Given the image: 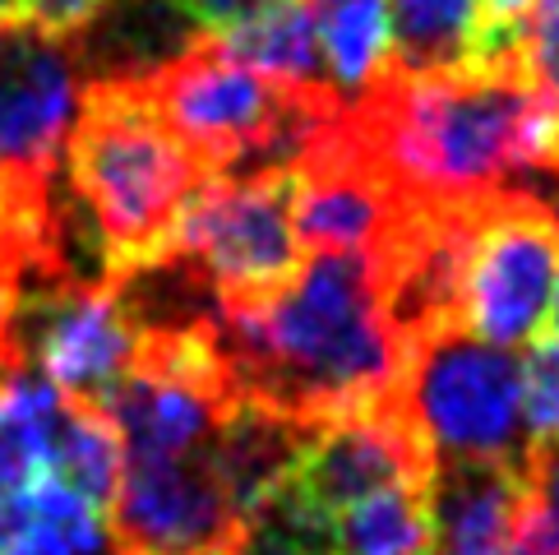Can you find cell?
<instances>
[{
    "label": "cell",
    "instance_id": "9c48e42d",
    "mask_svg": "<svg viewBox=\"0 0 559 555\" xmlns=\"http://www.w3.org/2000/svg\"><path fill=\"white\" fill-rule=\"evenodd\" d=\"M14 333L24 362L56 389V399L74 408L107 412L134 366V329L111 278L28 283L19 292Z\"/></svg>",
    "mask_w": 559,
    "mask_h": 555
},
{
    "label": "cell",
    "instance_id": "ffe728a7",
    "mask_svg": "<svg viewBox=\"0 0 559 555\" xmlns=\"http://www.w3.org/2000/svg\"><path fill=\"white\" fill-rule=\"evenodd\" d=\"M523 370V435L527 449H546L559 440V352L532 343Z\"/></svg>",
    "mask_w": 559,
    "mask_h": 555
},
{
    "label": "cell",
    "instance_id": "52a82bcc",
    "mask_svg": "<svg viewBox=\"0 0 559 555\" xmlns=\"http://www.w3.org/2000/svg\"><path fill=\"white\" fill-rule=\"evenodd\" d=\"M430 482H435V459L426 440L416 435L403 399L393 393L384 403H370L361 412L314 426L301 453H296V468L283 495L264 513H277V519L324 538L343 509L370 500V495L412 491Z\"/></svg>",
    "mask_w": 559,
    "mask_h": 555
},
{
    "label": "cell",
    "instance_id": "7c38bea8",
    "mask_svg": "<svg viewBox=\"0 0 559 555\" xmlns=\"http://www.w3.org/2000/svg\"><path fill=\"white\" fill-rule=\"evenodd\" d=\"M523 500H527L523 463L435 468V486H430L435 555H513Z\"/></svg>",
    "mask_w": 559,
    "mask_h": 555
},
{
    "label": "cell",
    "instance_id": "e0dca14e",
    "mask_svg": "<svg viewBox=\"0 0 559 555\" xmlns=\"http://www.w3.org/2000/svg\"><path fill=\"white\" fill-rule=\"evenodd\" d=\"M56 389L33 366L0 375V495H24L47 477Z\"/></svg>",
    "mask_w": 559,
    "mask_h": 555
},
{
    "label": "cell",
    "instance_id": "5b68a950",
    "mask_svg": "<svg viewBox=\"0 0 559 555\" xmlns=\"http://www.w3.org/2000/svg\"><path fill=\"white\" fill-rule=\"evenodd\" d=\"M397 399L435 468L527 459L523 370L504 347L481 343L463 324L407 343Z\"/></svg>",
    "mask_w": 559,
    "mask_h": 555
},
{
    "label": "cell",
    "instance_id": "2e32d148",
    "mask_svg": "<svg viewBox=\"0 0 559 555\" xmlns=\"http://www.w3.org/2000/svg\"><path fill=\"white\" fill-rule=\"evenodd\" d=\"M227 61L246 66L254 74L273 79L287 88H329L324 66H319V43H314V14L310 0H277L269 14H259L241 33L213 43Z\"/></svg>",
    "mask_w": 559,
    "mask_h": 555
},
{
    "label": "cell",
    "instance_id": "7a4b0ae2",
    "mask_svg": "<svg viewBox=\"0 0 559 555\" xmlns=\"http://www.w3.org/2000/svg\"><path fill=\"white\" fill-rule=\"evenodd\" d=\"M347 107L370 163L407 200L481 204L532 176L542 97L518 66H481L453 79L389 74Z\"/></svg>",
    "mask_w": 559,
    "mask_h": 555
},
{
    "label": "cell",
    "instance_id": "7402d4cb",
    "mask_svg": "<svg viewBox=\"0 0 559 555\" xmlns=\"http://www.w3.org/2000/svg\"><path fill=\"white\" fill-rule=\"evenodd\" d=\"M223 555H329V542L287 519H277V513H264Z\"/></svg>",
    "mask_w": 559,
    "mask_h": 555
},
{
    "label": "cell",
    "instance_id": "277c9868",
    "mask_svg": "<svg viewBox=\"0 0 559 555\" xmlns=\"http://www.w3.org/2000/svg\"><path fill=\"white\" fill-rule=\"evenodd\" d=\"M167 130L213 176L287 172L310 134L343 107L333 88H287L227 61L204 37L139 79Z\"/></svg>",
    "mask_w": 559,
    "mask_h": 555
},
{
    "label": "cell",
    "instance_id": "9a60e30c",
    "mask_svg": "<svg viewBox=\"0 0 559 555\" xmlns=\"http://www.w3.org/2000/svg\"><path fill=\"white\" fill-rule=\"evenodd\" d=\"M47 477L61 482L70 495H79L88 509L107 519L126 477V445L107 422V412L74 408V403L56 408L51 440H47Z\"/></svg>",
    "mask_w": 559,
    "mask_h": 555
},
{
    "label": "cell",
    "instance_id": "3957f363",
    "mask_svg": "<svg viewBox=\"0 0 559 555\" xmlns=\"http://www.w3.org/2000/svg\"><path fill=\"white\" fill-rule=\"evenodd\" d=\"M70 200L103 250L107 278L163 260L209 172L167 130L139 79H93L66 144Z\"/></svg>",
    "mask_w": 559,
    "mask_h": 555
},
{
    "label": "cell",
    "instance_id": "4316f807",
    "mask_svg": "<svg viewBox=\"0 0 559 555\" xmlns=\"http://www.w3.org/2000/svg\"><path fill=\"white\" fill-rule=\"evenodd\" d=\"M536 10V0H481L486 28H518Z\"/></svg>",
    "mask_w": 559,
    "mask_h": 555
},
{
    "label": "cell",
    "instance_id": "30bf717a",
    "mask_svg": "<svg viewBox=\"0 0 559 555\" xmlns=\"http://www.w3.org/2000/svg\"><path fill=\"white\" fill-rule=\"evenodd\" d=\"M246 528L209 453L126 463L107 513L116 555H223Z\"/></svg>",
    "mask_w": 559,
    "mask_h": 555
},
{
    "label": "cell",
    "instance_id": "f1b7e54d",
    "mask_svg": "<svg viewBox=\"0 0 559 555\" xmlns=\"http://www.w3.org/2000/svg\"><path fill=\"white\" fill-rule=\"evenodd\" d=\"M523 190H532L536 200H546V209L559 217V181H527Z\"/></svg>",
    "mask_w": 559,
    "mask_h": 555
},
{
    "label": "cell",
    "instance_id": "cb8c5ba5",
    "mask_svg": "<svg viewBox=\"0 0 559 555\" xmlns=\"http://www.w3.org/2000/svg\"><path fill=\"white\" fill-rule=\"evenodd\" d=\"M14 315H19V278L0 264V375H10L24 362V352H19V333H14Z\"/></svg>",
    "mask_w": 559,
    "mask_h": 555
},
{
    "label": "cell",
    "instance_id": "8992f818",
    "mask_svg": "<svg viewBox=\"0 0 559 555\" xmlns=\"http://www.w3.org/2000/svg\"><path fill=\"white\" fill-rule=\"evenodd\" d=\"M167 255L186 260L217 302H264L283 292L306 264L287 172L204 181L176 223Z\"/></svg>",
    "mask_w": 559,
    "mask_h": 555
},
{
    "label": "cell",
    "instance_id": "83f0119b",
    "mask_svg": "<svg viewBox=\"0 0 559 555\" xmlns=\"http://www.w3.org/2000/svg\"><path fill=\"white\" fill-rule=\"evenodd\" d=\"M542 343H546L550 352H559V278H555V292H550V320H546Z\"/></svg>",
    "mask_w": 559,
    "mask_h": 555
},
{
    "label": "cell",
    "instance_id": "ac0fdd59",
    "mask_svg": "<svg viewBox=\"0 0 559 555\" xmlns=\"http://www.w3.org/2000/svg\"><path fill=\"white\" fill-rule=\"evenodd\" d=\"M430 486L384 491L343 509L324 532L329 555H435Z\"/></svg>",
    "mask_w": 559,
    "mask_h": 555
},
{
    "label": "cell",
    "instance_id": "d4e9b609",
    "mask_svg": "<svg viewBox=\"0 0 559 555\" xmlns=\"http://www.w3.org/2000/svg\"><path fill=\"white\" fill-rule=\"evenodd\" d=\"M0 555H74L61 538H56L51 528H43V523H28L19 538L10 542V546H0Z\"/></svg>",
    "mask_w": 559,
    "mask_h": 555
},
{
    "label": "cell",
    "instance_id": "603a6c76",
    "mask_svg": "<svg viewBox=\"0 0 559 555\" xmlns=\"http://www.w3.org/2000/svg\"><path fill=\"white\" fill-rule=\"evenodd\" d=\"M111 0H24V14L37 33L56 37V43H74L97 28Z\"/></svg>",
    "mask_w": 559,
    "mask_h": 555
},
{
    "label": "cell",
    "instance_id": "6da1fadb",
    "mask_svg": "<svg viewBox=\"0 0 559 555\" xmlns=\"http://www.w3.org/2000/svg\"><path fill=\"white\" fill-rule=\"evenodd\" d=\"M217 347L250 408L301 430L384 403L403 380V343L366 255H306L283 292L217 302Z\"/></svg>",
    "mask_w": 559,
    "mask_h": 555
},
{
    "label": "cell",
    "instance_id": "44dd1931",
    "mask_svg": "<svg viewBox=\"0 0 559 555\" xmlns=\"http://www.w3.org/2000/svg\"><path fill=\"white\" fill-rule=\"evenodd\" d=\"M277 0H171V10L181 14V24L204 37V43H223V37L241 33L259 14H269Z\"/></svg>",
    "mask_w": 559,
    "mask_h": 555
},
{
    "label": "cell",
    "instance_id": "d6986e66",
    "mask_svg": "<svg viewBox=\"0 0 559 555\" xmlns=\"http://www.w3.org/2000/svg\"><path fill=\"white\" fill-rule=\"evenodd\" d=\"M527 500L518 519V555H559V445L527 449Z\"/></svg>",
    "mask_w": 559,
    "mask_h": 555
},
{
    "label": "cell",
    "instance_id": "484cf974",
    "mask_svg": "<svg viewBox=\"0 0 559 555\" xmlns=\"http://www.w3.org/2000/svg\"><path fill=\"white\" fill-rule=\"evenodd\" d=\"M28 523H33V500H28V491H24V495H0V546H10Z\"/></svg>",
    "mask_w": 559,
    "mask_h": 555
},
{
    "label": "cell",
    "instance_id": "8fae6325",
    "mask_svg": "<svg viewBox=\"0 0 559 555\" xmlns=\"http://www.w3.org/2000/svg\"><path fill=\"white\" fill-rule=\"evenodd\" d=\"M79 97L74 43H56L33 24L0 28V176L56 181Z\"/></svg>",
    "mask_w": 559,
    "mask_h": 555
},
{
    "label": "cell",
    "instance_id": "4fadbf2b",
    "mask_svg": "<svg viewBox=\"0 0 559 555\" xmlns=\"http://www.w3.org/2000/svg\"><path fill=\"white\" fill-rule=\"evenodd\" d=\"M389 33L397 79H453L481 70V0H389Z\"/></svg>",
    "mask_w": 559,
    "mask_h": 555
},
{
    "label": "cell",
    "instance_id": "ba28073f",
    "mask_svg": "<svg viewBox=\"0 0 559 555\" xmlns=\"http://www.w3.org/2000/svg\"><path fill=\"white\" fill-rule=\"evenodd\" d=\"M559 269V217L532 190H504L476 209L463 283V329L490 347L536 343Z\"/></svg>",
    "mask_w": 559,
    "mask_h": 555
},
{
    "label": "cell",
    "instance_id": "f546056e",
    "mask_svg": "<svg viewBox=\"0 0 559 555\" xmlns=\"http://www.w3.org/2000/svg\"><path fill=\"white\" fill-rule=\"evenodd\" d=\"M24 0H0V28H14V24H24Z\"/></svg>",
    "mask_w": 559,
    "mask_h": 555
},
{
    "label": "cell",
    "instance_id": "5bb4252c",
    "mask_svg": "<svg viewBox=\"0 0 559 555\" xmlns=\"http://www.w3.org/2000/svg\"><path fill=\"white\" fill-rule=\"evenodd\" d=\"M324 84L343 103H361L393 74L389 0H310Z\"/></svg>",
    "mask_w": 559,
    "mask_h": 555
}]
</instances>
